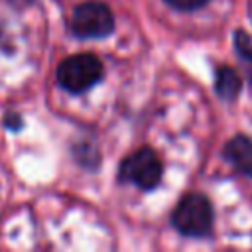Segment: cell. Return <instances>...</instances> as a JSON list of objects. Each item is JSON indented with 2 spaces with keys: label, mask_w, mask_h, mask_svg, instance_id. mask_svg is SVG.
<instances>
[{
  "label": "cell",
  "mask_w": 252,
  "mask_h": 252,
  "mask_svg": "<svg viewBox=\"0 0 252 252\" xmlns=\"http://www.w3.org/2000/svg\"><path fill=\"white\" fill-rule=\"evenodd\" d=\"M120 181L134 183L142 191H152L161 179V161L150 148H142L122 159L118 169Z\"/></svg>",
  "instance_id": "277c9868"
},
{
  "label": "cell",
  "mask_w": 252,
  "mask_h": 252,
  "mask_svg": "<svg viewBox=\"0 0 252 252\" xmlns=\"http://www.w3.org/2000/svg\"><path fill=\"white\" fill-rule=\"evenodd\" d=\"M33 0H10V4H14V6H18V8H24V6H30Z\"/></svg>",
  "instance_id": "30bf717a"
},
{
  "label": "cell",
  "mask_w": 252,
  "mask_h": 252,
  "mask_svg": "<svg viewBox=\"0 0 252 252\" xmlns=\"http://www.w3.org/2000/svg\"><path fill=\"white\" fill-rule=\"evenodd\" d=\"M224 159L242 175L252 177V140L248 136H234L222 148Z\"/></svg>",
  "instance_id": "5b68a950"
},
{
  "label": "cell",
  "mask_w": 252,
  "mask_h": 252,
  "mask_svg": "<svg viewBox=\"0 0 252 252\" xmlns=\"http://www.w3.org/2000/svg\"><path fill=\"white\" fill-rule=\"evenodd\" d=\"M69 28H71L73 35H77L81 39L106 37L114 30V16L104 2L89 0V2L79 4L73 10Z\"/></svg>",
  "instance_id": "3957f363"
},
{
  "label": "cell",
  "mask_w": 252,
  "mask_h": 252,
  "mask_svg": "<svg viewBox=\"0 0 252 252\" xmlns=\"http://www.w3.org/2000/svg\"><path fill=\"white\" fill-rule=\"evenodd\" d=\"M234 49L240 55V59L244 61V67L248 71V79L252 85V39L242 30L234 32Z\"/></svg>",
  "instance_id": "52a82bcc"
},
{
  "label": "cell",
  "mask_w": 252,
  "mask_h": 252,
  "mask_svg": "<svg viewBox=\"0 0 252 252\" xmlns=\"http://www.w3.org/2000/svg\"><path fill=\"white\" fill-rule=\"evenodd\" d=\"M171 224L185 236L201 238L213 228V207L201 193L185 195L171 213Z\"/></svg>",
  "instance_id": "7a4b0ae2"
},
{
  "label": "cell",
  "mask_w": 252,
  "mask_h": 252,
  "mask_svg": "<svg viewBox=\"0 0 252 252\" xmlns=\"http://www.w3.org/2000/svg\"><path fill=\"white\" fill-rule=\"evenodd\" d=\"M104 75V67L98 57L91 53H77L63 59L57 67V83L61 89L73 94H81L94 87Z\"/></svg>",
  "instance_id": "6da1fadb"
},
{
  "label": "cell",
  "mask_w": 252,
  "mask_h": 252,
  "mask_svg": "<svg viewBox=\"0 0 252 252\" xmlns=\"http://www.w3.org/2000/svg\"><path fill=\"white\" fill-rule=\"evenodd\" d=\"M240 87H242V81L232 67L222 65L215 71V91L220 98H224V100L236 98Z\"/></svg>",
  "instance_id": "8992f818"
},
{
  "label": "cell",
  "mask_w": 252,
  "mask_h": 252,
  "mask_svg": "<svg viewBox=\"0 0 252 252\" xmlns=\"http://www.w3.org/2000/svg\"><path fill=\"white\" fill-rule=\"evenodd\" d=\"M4 128L10 130V132H18V130L24 128V118L18 112H8L4 116Z\"/></svg>",
  "instance_id": "9c48e42d"
},
{
  "label": "cell",
  "mask_w": 252,
  "mask_h": 252,
  "mask_svg": "<svg viewBox=\"0 0 252 252\" xmlns=\"http://www.w3.org/2000/svg\"><path fill=\"white\" fill-rule=\"evenodd\" d=\"M171 8L175 10H181V12H191V10H197L201 6H205L209 0H165Z\"/></svg>",
  "instance_id": "ba28073f"
}]
</instances>
